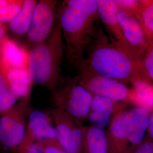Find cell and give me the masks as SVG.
I'll use <instances>...</instances> for the list:
<instances>
[{"instance_id":"obj_17","label":"cell","mask_w":153,"mask_h":153,"mask_svg":"<svg viewBox=\"0 0 153 153\" xmlns=\"http://www.w3.org/2000/svg\"><path fill=\"white\" fill-rule=\"evenodd\" d=\"M37 2L36 0H24L21 11L12 21L8 23L9 30L14 35H26L30 26Z\"/></svg>"},{"instance_id":"obj_11","label":"cell","mask_w":153,"mask_h":153,"mask_svg":"<svg viewBox=\"0 0 153 153\" xmlns=\"http://www.w3.org/2000/svg\"><path fill=\"white\" fill-rule=\"evenodd\" d=\"M51 115L34 110L29 115L25 136L18 152L45 139L56 138V132ZM57 139V138H56Z\"/></svg>"},{"instance_id":"obj_18","label":"cell","mask_w":153,"mask_h":153,"mask_svg":"<svg viewBox=\"0 0 153 153\" xmlns=\"http://www.w3.org/2000/svg\"><path fill=\"white\" fill-rule=\"evenodd\" d=\"M134 14L150 43H153V1H140Z\"/></svg>"},{"instance_id":"obj_10","label":"cell","mask_w":153,"mask_h":153,"mask_svg":"<svg viewBox=\"0 0 153 153\" xmlns=\"http://www.w3.org/2000/svg\"><path fill=\"white\" fill-rule=\"evenodd\" d=\"M118 21L129 49L141 60L150 43L134 13L119 8Z\"/></svg>"},{"instance_id":"obj_22","label":"cell","mask_w":153,"mask_h":153,"mask_svg":"<svg viewBox=\"0 0 153 153\" xmlns=\"http://www.w3.org/2000/svg\"><path fill=\"white\" fill-rule=\"evenodd\" d=\"M145 82L143 81L144 89L137 87L132 96L137 107L149 111L153 108V89H145Z\"/></svg>"},{"instance_id":"obj_26","label":"cell","mask_w":153,"mask_h":153,"mask_svg":"<svg viewBox=\"0 0 153 153\" xmlns=\"http://www.w3.org/2000/svg\"><path fill=\"white\" fill-rule=\"evenodd\" d=\"M19 153H43L41 150L39 149L38 146L34 143L27 148L18 152Z\"/></svg>"},{"instance_id":"obj_14","label":"cell","mask_w":153,"mask_h":153,"mask_svg":"<svg viewBox=\"0 0 153 153\" xmlns=\"http://www.w3.org/2000/svg\"><path fill=\"white\" fill-rule=\"evenodd\" d=\"M2 71L10 68L27 67V52L24 48L8 36L0 45Z\"/></svg>"},{"instance_id":"obj_20","label":"cell","mask_w":153,"mask_h":153,"mask_svg":"<svg viewBox=\"0 0 153 153\" xmlns=\"http://www.w3.org/2000/svg\"><path fill=\"white\" fill-rule=\"evenodd\" d=\"M24 0H0V22L12 21L22 9Z\"/></svg>"},{"instance_id":"obj_9","label":"cell","mask_w":153,"mask_h":153,"mask_svg":"<svg viewBox=\"0 0 153 153\" xmlns=\"http://www.w3.org/2000/svg\"><path fill=\"white\" fill-rule=\"evenodd\" d=\"M51 116L56 132V138L68 153H83V126L61 109L55 108Z\"/></svg>"},{"instance_id":"obj_3","label":"cell","mask_w":153,"mask_h":153,"mask_svg":"<svg viewBox=\"0 0 153 153\" xmlns=\"http://www.w3.org/2000/svg\"><path fill=\"white\" fill-rule=\"evenodd\" d=\"M64 41L57 19L48 39L28 51L27 68L33 83L53 91L62 80L61 64Z\"/></svg>"},{"instance_id":"obj_2","label":"cell","mask_w":153,"mask_h":153,"mask_svg":"<svg viewBox=\"0 0 153 153\" xmlns=\"http://www.w3.org/2000/svg\"><path fill=\"white\" fill-rule=\"evenodd\" d=\"M82 63L94 73L121 82L142 80L141 60L129 49L109 39L101 28L97 29Z\"/></svg>"},{"instance_id":"obj_19","label":"cell","mask_w":153,"mask_h":153,"mask_svg":"<svg viewBox=\"0 0 153 153\" xmlns=\"http://www.w3.org/2000/svg\"><path fill=\"white\" fill-rule=\"evenodd\" d=\"M17 99L4 73L0 68V115L4 114L12 109L16 105Z\"/></svg>"},{"instance_id":"obj_16","label":"cell","mask_w":153,"mask_h":153,"mask_svg":"<svg viewBox=\"0 0 153 153\" xmlns=\"http://www.w3.org/2000/svg\"><path fill=\"white\" fill-rule=\"evenodd\" d=\"M82 149L85 153H109L108 138L104 129L83 127Z\"/></svg>"},{"instance_id":"obj_4","label":"cell","mask_w":153,"mask_h":153,"mask_svg":"<svg viewBox=\"0 0 153 153\" xmlns=\"http://www.w3.org/2000/svg\"><path fill=\"white\" fill-rule=\"evenodd\" d=\"M93 95L78 81L77 76L62 79L52 91V100L61 109L75 120L81 121L88 117Z\"/></svg>"},{"instance_id":"obj_1","label":"cell","mask_w":153,"mask_h":153,"mask_svg":"<svg viewBox=\"0 0 153 153\" xmlns=\"http://www.w3.org/2000/svg\"><path fill=\"white\" fill-rule=\"evenodd\" d=\"M58 7V20L69 65L78 69L98 29L97 0H65Z\"/></svg>"},{"instance_id":"obj_28","label":"cell","mask_w":153,"mask_h":153,"mask_svg":"<svg viewBox=\"0 0 153 153\" xmlns=\"http://www.w3.org/2000/svg\"><path fill=\"white\" fill-rule=\"evenodd\" d=\"M148 131L150 137L153 138V110L151 114H149Z\"/></svg>"},{"instance_id":"obj_6","label":"cell","mask_w":153,"mask_h":153,"mask_svg":"<svg viewBox=\"0 0 153 153\" xmlns=\"http://www.w3.org/2000/svg\"><path fill=\"white\" fill-rule=\"evenodd\" d=\"M58 1H38L30 26L25 36L28 50L45 41L52 33L58 19Z\"/></svg>"},{"instance_id":"obj_12","label":"cell","mask_w":153,"mask_h":153,"mask_svg":"<svg viewBox=\"0 0 153 153\" xmlns=\"http://www.w3.org/2000/svg\"><path fill=\"white\" fill-rule=\"evenodd\" d=\"M97 3L99 18L108 30L111 36V39L117 44L129 49L123 36L119 23V7L116 1L112 0H97Z\"/></svg>"},{"instance_id":"obj_7","label":"cell","mask_w":153,"mask_h":153,"mask_svg":"<svg viewBox=\"0 0 153 153\" xmlns=\"http://www.w3.org/2000/svg\"><path fill=\"white\" fill-rule=\"evenodd\" d=\"M30 96L21 99L9 111L0 116V142L8 148H19L25 136Z\"/></svg>"},{"instance_id":"obj_27","label":"cell","mask_w":153,"mask_h":153,"mask_svg":"<svg viewBox=\"0 0 153 153\" xmlns=\"http://www.w3.org/2000/svg\"><path fill=\"white\" fill-rule=\"evenodd\" d=\"M6 37H7V35L6 33V27L5 25L0 22V45Z\"/></svg>"},{"instance_id":"obj_5","label":"cell","mask_w":153,"mask_h":153,"mask_svg":"<svg viewBox=\"0 0 153 153\" xmlns=\"http://www.w3.org/2000/svg\"><path fill=\"white\" fill-rule=\"evenodd\" d=\"M149 120L148 111L138 107L119 112L112 117L110 122L108 138L128 141L139 146L148 131Z\"/></svg>"},{"instance_id":"obj_23","label":"cell","mask_w":153,"mask_h":153,"mask_svg":"<svg viewBox=\"0 0 153 153\" xmlns=\"http://www.w3.org/2000/svg\"><path fill=\"white\" fill-rule=\"evenodd\" d=\"M36 144L43 153H68L56 138L45 139L36 142Z\"/></svg>"},{"instance_id":"obj_25","label":"cell","mask_w":153,"mask_h":153,"mask_svg":"<svg viewBox=\"0 0 153 153\" xmlns=\"http://www.w3.org/2000/svg\"><path fill=\"white\" fill-rule=\"evenodd\" d=\"M134 153H153V142H142L141 145L138 146Z\"/></svg>"},{"instance_id":"obj_8","label":"cell","mask_w":153,"mask_h":153,"mask_svg":"<svg viewBox=\"0 0 153 153\" xmlns=\"http://www.w3.org/2000/svg\"><path fill=\"white\" fill-rule=\"evenodd\" d=\"M77 70L78 81L93 95L104 96L116 102L124 100L131 95L124 82L98 75L83 64Z\"/></svg>"},{"instance_id":"obj_29","label":"cell","mask_w":153,"mask_h":153,"mask_svg":"<svg viewBox=\"0 0 153 153\" xmlns=\"http://www.w3.org/2000/svg\"><path fill=\"white\" fill-rule=\"evenodd\" d=\"M0 66H1V51H0Z\"/></svg>"},{"instance_id":"obj_15","label":"cell","mask_w":153,"mask_h":153,"mask_svg":"<svg viewBox=\"0 0 153 153\" xmlns=\"http://www.w3.org/2000/svg\"><path fill=\"white\" fill-rule=\"evenodd\" d=\"M2 71L17 98H25L30 96L33 82L27 67L10 68Z\"/></svg>"},{"instance_id":"obj_13","label":"cell","mask_w":153,"mask_h":153,"mask_svg":"<svg viewBox=\"0 0 153 153\" xmlns=\"http://www.w3.org/2000/svg\"><path fill=\"white\" fill-rule=\"evenodd\" d=\"M115 108V102L101 95H93L88 114L91 126L104 129L109 126Z\"/></svg>"},{"instance_id":"obj_21","label":"cell","mask_w":153,"mask_h":153,"mask_svg":"<svg viewBox=\"0 0 153 153\" xmlns=\"http://www.w3.org/2000/svg\"><path fill=\"white\" fill-rule=\"evenodd\" d=\"M140 69L142 81L153 86V43L149 45L141 60Z\"/></svg>"},{"instance_id":"obj_24","label":"cell","mask_w":153,"mask_h":153,"mask_svg":"<svg viewBox=\"0 0 153 153\" xmlns=\"http://www.w3.org/2000/svg\"><path fill=\"white\" fill-rule=\"evenodd\" d=\"M115 1L119 9L134 13L140 4V1L134 0H118Z\"/></svg>"}]
</instances>
